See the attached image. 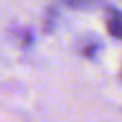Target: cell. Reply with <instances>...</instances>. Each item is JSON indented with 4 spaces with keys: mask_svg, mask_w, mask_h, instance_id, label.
<instances>
[{
    "mask_svg": "<svg viewBox=\"0 0 122 122\" xmlns=\"http://www.w3.org/2000/svg\"><path fill=\"white\" fill-rule=\"evenodd\" d=\"M107 30L112 37L122 40V12L120 10H110L107 19Z\"/></svg>",
    "mask_w": 122,
    "mask_h": 122,
    "instance_id": "obj_1",
    "label": "cell"
}]
</instances>
